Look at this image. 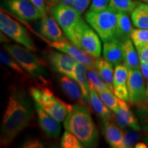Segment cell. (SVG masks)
<instances>
[{"label": "cell", "instance_id": "obj_2", "mask_svg": "<svg viewBox=\"0 0 148 148\" xmlns=\"http://www.w3.org/2000/svg\"><path fill=\"white\" fill-rule=\"evenodd\" d=\"M64 127L75 135L86 147H95L99 139V132L87 107L75 104L64 120Z\"/></svg>", "mask_w": 148, "mask_h": 148}, {"label": "cell", "instance_id": "obj_29", "mask_svg": "<svg viewBox=\"0 0 148 148\" xmlns=\"http://www.w3.org/2000/svg\"><path fill=\"white\" fill-rule=\"evenodd\" d=\"M136 114L139 119L140 125L148 131V82L146 85V95L145 100L141 104L136 106Z\"/></svg>", "mask_w": 148, "mask_h": 148}, {"label": "cell", "instance_id": "obj_23", "mask_svg": "<svg viewBox=\"0 0 148 148\" xmlns=\"http://www.w3.org/2000/svg\"><path fill=\"white\" fill-rule=\"evenodd\" d=\"M128 14L125 12H117V39L123 41L127 38H130L131 32L133 27Z\"/></svg>", "mask_w": 148, "mask_h": 148}, {"label": "cell", "instance_id": "obj_21", "mask_svg": "<svg viewBox=\"0 0 148 148\" xmlns=\"http://www.w3.org/2000/svg\"><path fill=\"white\" fill-rule=\"evenodd\" d=\"M90 104L92 108L102 119L110 120L112 117V112L105 104L100 96L93 86L90 84Z\"/></svg>", "mask_w": 148, "mask_h": 148}, {"label": "cell", "instance_id": "obj_36", "mask_svg": "<svg viewBox=\"0 0 148 148\" xmlns=\"http://www.w3.org/2000/svg\"><path fill=\"white\" fill-rule=\"evenodd\" d=\"M29 1L32 2V4L36 8L39 10L42 16L47 13V9L45 4V0H29Z\"/></svg>", "mask_w": 148, "mask_h": 148}, {"label": "cell", "instance_id": "obj_20", "mask_svg": "<svg viewBox=\"0 0 148 148\" xmlns=\"http://www.w3.org/2000/svg\"><path fill=\"white\" fill-rule=\"evenodd\" d=\"M60 86L66 95L73 100L78 101L80 104L86 107L83 99V95L80 86L75 79L66 75H63L60 80Z\"/></svg>", "mask_w": 148, "mask_h": 148}, {"label": "cell", "instance_id": "obj_17", "mask_svg": "<svg viewBox=\"0 0 148 148\" xmlns=\"http://www.w3.org/2000/svg\"><path fill=\"white\" fill-rule=\"evenodd\" d=\"M103 58L112 65L123 62V41L113 38L103 42Z\"/></svg>", "mask_w": 148, "mask_h": 148}, {"label": "cell", "instance_id": "obj_5", "mask_svg": "<svg viewBox=\"0 0 148 148\" xmlns=\"http://www.w3.org/2000/svg\"><path fill=\"white\" fill-rule=\"evenodd\" d=\"M84 18L103 42L116 38L117 12L109 8L99 12L88 10Z\"/></svg>", "mask_w": 148, "mask_h": 148}, {"label": "cell", "instance_id": "obj_35", "mask_svg": "<svg viewBox=\"0 0 148 148\" xmlns=\"http://www.w3.org/2000/svg\"><path fill=\"white\" fill-rule=\"evenodd\" d=\"M90 3V0H74L72 7L77 11L78 13L82 14Z\"/></svg>", "mask_w": 148, "mask_h": 148}, {"label": "cell", "instance_id": "obj_25", "mask_svg": "<svg viewBox=\"0 0 148 148\" xmlns=\"http://www.w3.org/2000/svg\"><path fill=\"white\" fill-rule=\"evenodd\" d=\"M0 60H1V63L10 68L12 71L18 74L22 78L25 79L30 77L25 70L19 65V64L6 51H5L2 49H1V52H0Z\"/></svg>", "mask_w": 148, "mask_h": 148}, {"label": "cell", "instance_id": "obj_22", "mask_svg": "<svg viewBox=\"0 0 148 148\" xmlns=\"http://www.w3.org/2000/svg\"><path fill=\"white\" fill-rule=\"evenodd\" d=\"M131 19L136 27L148 29V5L138 1L136 8L131 13Z\"/></svg>", "mask_w": 148, "mask_h": 148}, {"label": "cell", "instance_id": "obj_38", "mask_svg": "<svg viewBox=\"0 0 148 148\" xmlns=\"http://www.w3.org/2000/svg\"><path fill=\"white\" fill-rule=\"evenodd\" d=\"M140 57V60L147 61L148 62V45L145 47L136 49Z\"/></svg>", "mask_w": 148, "mask_h": 148}, {"label": "cell", "instance_id": "obj_33", "mask_svg": "<svg viewBox=\"0 0 148 148\" xmlns=\"http://www.w3.org/2000/svg\"><path fill=\"white\" fill-rule=\"evenodd\" d=\"M138 130L130 128L124 131V139H123V148H129L134 147L139 138Z\"/></svg>", "mask_w": 148, "mask_h": 148}, {"label": "cell", "instance_id": "obj_16", "mask_svg": "<svg viewBox=\"0 0 148 148\" xmlns=\"http://www.w3.org/2000/svg\"><path fill=\"white\" fill-rule=\"evenodd\" d=\"M102 132L105 138L111 147L123 148L125 132L119 125L108 119H103Z\"/></svg>", "mask_w": 148, "mask_h": 148}, {"label": "cell", "instance_id": "obj_37", "mask_svg": "<svg viewBox=\"0 0 148 148\" xmlns=\"http://www.w3.org/2000/svg\"><path fill=\"white\" fill-rule=\"evenodd\" d=\"M25 148H42L44 147L43 143L38 139L28 140L22 146Z\"/></svg>", "mask_w": 148, "mask_h": 148}, {"label": "cell", "instance_id": "obj_27", "mask_svg": "<svg viewBox=\"0 0 148 148\" xmlns=\"http://www.w3.org/2000/svg\"><path fill=\"white\" fill-rule=\"evenodd\" d=\"M128 75L129 69L124 64L120 63L115 65L114 71L113 87L127 86Z\"/></svg>", "mask_w": 148, "mask_h": 148}, {"label": "cell", "instance_id": "obj_32", "mask_svg": "<svg viewBox=\"0 0 148 148\" xmlns=\"http://www.w3.org/2000/svg\"><path fill=\"white\" fill-rule=\"evenodd\" d=\"M61 147L63 148H82L84 145L76 136L69 131L66 130L61 138Z\"/></svg>", "mask_w": 148, "mask_h": 148}, {"label": "cell", "instance_id": "obj_42", "mask_svg": "<svg viewBox=\"0 0 148 148\" xmlns=\"http://www.w3.org/2000/svg\"><path fill=\"white\" fill-rule=\"evenodd\" d=\"M138 1H141V2H143L146 3V4L148 5V0H137Z\"/></svg>", "mask_w": 148, "mask_h": 148}, {"label": "cell", "instance_id": "obj_9", "mask_svg": "<svg viewBox=\"0 0 148 148\" xmlns=\"http://www.w3.org/2000/svg\"><path fill=\"white\" fill-rule=\"evenodd\" d=\"M40 37H41L44 41L47 42L51 47L54 48L59 51H62V52L69 55L77 62L82 63L86 66L87 70H92V71L97 72V67H96L97 58L92 57L81 48L73 44L71 41L69 42L66 40H63V41L54 42L51 41L47 38H44L42 36Z\"/></svg>", "mask_w": 148, "mask_h": 148}, {"label": "cell", "instance_id": "obj_30", "mask_svg": "<svg viewBox=\"0 0 148 148\" xmlns=\"http://www.w3.org/2000/svg\"><path fill=\"white\" fill-rule=\"evenodd\" d=\"M130 38L136 49L145 47L148 45V29L142 28H133Z\"/></svg>", "mask_w": 148, "mask_h": 148}, {"label": "cell", "instance_id": "obj_7", "mask_svg": "<svg viewBox=\"0 0 148 148\" xmlns=\"http://www.w3.org/2000/svg\"><path fill=\"white\" fill-rule=\"evenodd\" d=\"M101 38L97 33L84 21L74 33L71 41L95 58L101 56Z\"/></svg>", "mask_w": 148, "mask_h": 148}, {"label": "cell", "instance_id": "obj_15", "mask_svg": "<svg viewBox=\"0 0 148 148\" xmlns=\"http://www.w3.org/2000/svg\"><path fill=\"white\" fill-rule=\"evenodd\" d=\"M114 114L117 124L122 128L128 127L138 131L141 129L139 121L130 110L126 101L119 99V108Z\"/></svg>", "mask_w": 148, "mask_h": 148}, {"label": "cell", "instance_id": "obj_6", "mask_svg": "<svg viewBox=\"0 0 148 148\" xmlns=\"http://www.w3.org/2000/svg\"><path fill=\"white\" fill-rule=\"evenodd\" d=\"M50 12L69 39L71 40L74 33L84 21L72 6L63 4L53 5L50 7Z\"/></svg>", "mask_w": 148, "mask_h": 148}, {"label": "cell", "instance_id": "obj_41", "mask_svg": "<svg viewBox=\"0 0 148 148\" xmlns=\"http://www.w3.org/2000/svg\"><path fill=\"white\" fill-rule=\"evenodd\" d=\"M147 147V145H146L145 143H142V142L137 143L134 146V147H136V148H146Z\"/></svg>", "mask_w": 148, "mask_h": 148}, {"label": "cell", "instance_id": "obj_24", "mask_svg": "<svg viewBox=\"0 0 148 148\" xmlns=\"http://www.w3.org/2000/svg\"><path fill=\"white\" fill-rule=\"evenodd\" d=\"M97 72L101 79L111 87H113L114 71L113 65L104 58H97ZM114 88V87H113Z\"/></svg>", "mask_w": 148, "mask_h": 148}, {"label": "cell", "instance_id": "obj_8", "mask_svg": "<svg viewBox=\"0 0 148 148\" xmlns=\"http://www.w3.org/2000/svg\"><path fill=\"white\" fill-rule=\"evenodd\" d=\"M0 29L1 32L17 43L27 48L29 50L36 51V45L26 29L9 16L2 8L0 12Z\"/></svg>", "mask_w": 148, "mask_h": 148}, {"label": "cell", "instance_id": "obj_18", "mask_svg": "<svg viewBox=\"0 0 148 148\" xmlns=\"http://www.w3.org/2000/svg\"><path fill=\"white\" fill-rule=\"evenodd\" d=\"M123 62L129 70L140 69V57L131 38L123 41Z\"/></svg>", "mask_w": 148, "mask_h": 148}, {"label": "cell", "instance_id": "obj_12", "mask_svg": "<svg viewBox=\"0 0 148 148\" xmlns=\"http://www.w3.org/2000/svg\"><path fill=\"white\" fill-rule=\"evenodd\" d=\"M48 59L54 71L73 79L74 69L77 61L72 57L62 51H50Z\"/></svg>", "mask_w": 148, "mask_h": 148}, {"label": "cell", "instance_id": "obj_40", "mask_svg": "<svg viewBox=\"0 0 148 148\" xmlns=\"http://www.w3.org/2000/svg\"><path fill=\"white\" fill-rule=\"evenodd\" d=\"M74 0H54L52 3V5H58V4H63L69 6H72Z\"/></svg>", "mask_w": 148, "mask_h": 148}, {"label": "cell", "instance_id": "obj_3", "mask_svg": "<svg viewBox=\"0 0 148 148\" xmlns=\"http://www.w3.org/2000/svg\"><path fill=\"white\" fill-rule=\"evenodd\" d=\"M3 49L19 64L30 77L47 82V72L45 64L31 50L22 45L16 44L5 45Z\"/></svg>", "mask_w": 148, "mask_h": 148}, {"label": "cell", "instance_id": "obj_1", "mask_svg": "<svg viewBox=\"0 0 148 148\" xmlns=\"http://www.w3.org/2000/svg\"><path fill=\"white\" fill-rule=\"evenodd\" d=\"M32 108L25 92L14 90L9 97L1 127V145L8 146L19 133L28 126Z\"/></svg>", "mask_w": 148, "mask_h": 148}, {"label": "cell", "instance_id": "obj_19", "mask_svg": "<svg viewBox=\"0 0 148 148\" xmlns=\"http://www.w3.org/2000/svg\"><path fill=\"white\" fill-rule=\"evenodd\" d=\"M73 79L78 83L82 90L83 99L86 107L90 104V83L87 75V69L82 63L76 62L74 69Z\"/></svg>", "mask_w": 148, "mask_h": 148}, {"label": "cell", "instance_id": "obj_26", "mask_svg": "<svg viewBox=\"0 0 148 148\" xmlns=\"http://www.w3.org/2000/svg\"><path fill=\"white\" fill-rule=\"evenodd\" d=\"M136 5L137 2L134 0H110L108 8L116 12L131 14Z\"/></svg>", "mask_w": 148, "mask_h": 148}, {"label": "cell", "instance_id": "obj_39", "mask_svg": "<svg viewBox=\"0 0 148 148\" xmlns=\"http://www.w3.org/2000/svg\"><path fill=\"white\" fill-rule=\"evenodd\" d=\"M140 70L145 80L148 81V62L140 60Z\"/></svg>", "mask_w": 148, "mask_h": 148}, {"label": "cell", "instance_id": "obj_4", "mask_svg": "<svg viewBox=\"0 0 148 148\" xmlns=\"http://www.w3.org/2000/svg\"><path fill=\"white\" fill-rule=\"evenodd\" d=\"M29 92L35 103L59 122L63 121L72 106L56 97L48 88L32 87Z\"/></svg>", "mask_w": 148, "mask_h": 148}, {"label": "cell", "instance_id": "obj_43", "mask_svg": "<svg viewBox=\"0 0 148 148\" xmlns=\"http://www.w3.org/2000/svg\"><path fill=\"white\" fill-rule=\"evenodd\" d=\"M46 1H47V2H49V3H50L51 5H52V3L54 0H46Z\"/></svg>", "mask_w": 148, "mask_h": 148}, {"label": "cell", "instance_id": "obj_13", "mask_svg": "<svg viewBox=\"0 0 148 148\" xmlns=\"http://www.w3.org/2000/svg\"><path fill=\"white\" fill-rule=\"evenodd\" d=\"M38 124L42 131L49 138L58 137L61 131L60 122L54 119L36 103Z\"/></svg>", "mask_w": 148, "mask_h": 148}, {"label": "cell", "instance_id": "obj_11", "mask_svg": "<svg viewBox=\"0 0 148 148\" xmlns=\"http://www.w3.org/2000/svg\"><path fill=\"white\" fill-rule=\"evenodd\" d=\"M9 10L25 21H34L42 18V14L29 0H5Z\"/></svg>", "mask_w": 148, "mask_h": 148}, {"label": "cell", "instance_id": "obj_10", "mask_svg": "<svg viewBox=\"0 0 148 148\" xmlns=\"http://www.w3.org/2000/svg\"><path fill=\"white\" fill-rule=\"evenodd\" d=\"M127 86L129 92V103L135 107L139 106L145 100L146 95L145 79L140 69L129 70Z\"/></svg>", "mask_w": 148, "mask_h": 148}, {"label": "cell", "instance_id": "obj_44", "mask_svg": "<svg viewBox=\"0 0 148 148\" xmlns=\"http://www.w3.org/2000/svg\"><path fill=\"white\" fill-rule=\"evenodd\" d=\"M147 143H148V138H147Z\"/></svg>", "mask_w": 148, "mask_h": 148}, {"label": "cell", "instance_id": "obj_31", "mask_svg": "<svg viewBox=\"0 0 148 148\" xmlns=\"http://www.w3.org/2000/svg\"><path fill=\"white\" fill-rule=\"evenodd\" d=\"M101 99L109 108L116 113L119 108V98L115 95L114 92L109 90H103V91L97 92Z\"/></svg>", "mask_w": 148, "mask_h": 148}, {"label": "cell", "instance_id": "obj_14", "mask_svg": "<svg viewBox=\"0 0 148 148\" xmlns=\"http://www.w3.org/2000/svg\"><path fill=\"white\" fill-rule=\"evenodd\" d=\"M40 32L42 36L51 41H63L67 38L64 36L62 29L53 16L47 13L42 16L40 22Z\"/></svg>", "mask_w": 148, "mask_h": 148}, {"label": "cell", "instance_id": "obj_28", "mask_svg": "<svg viewBox=\"0 0 148 148\" xmlns=\"http://www.w3.org/2000/svg\"><path fill=\"white\" fill-rule=\"evenodd\" d=\"M87 75L90 84L92 85L97 92L109 90L114 92V88L111 87L101 78L97 72L92 70H87Z\"/></svg>", "mask_w": 148, "mask_h": 148}, {"label": "cell", "instance_id": "obj_34", "mask_svg": "<svg viewBox=\"0 0 148 148\" xmlns=\"http://www.w3.org/2000/svg\"><path fill=\"white\" fill-rule=\"evenodd\" d=\"M110 0H92L89 10L99 12L108 8Z\"/></svg>", "mask_w": 148, "mask_h": 148}]
</instances>
